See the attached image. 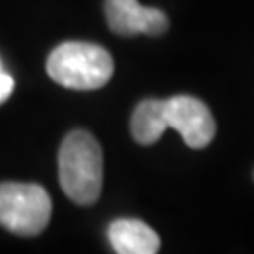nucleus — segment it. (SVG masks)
<instances>
[{
	"label": "nucleus",
	"instance_id": "nucleus-1",
	"mask_svg": "<svg viewBox=\"0 0 254 254\" xmlns=\"http://www.w3.org/2000/svg\"><path fill=\"white\" fill-rule=\"evenodd\" d=\"M104 158L98 141L85 130H73L64 137L59 151V181L64 194L79 205H91L100 198Z\"/></svg>",
	"mask_w": 254,
	"mask_h": 254
},
{
	"label": "nucleus",
	"instance_id": "nucleus-2",
	"mask_svg": "<svg viewBox=\"0 0 254 254\" xmlns=\"http://www.w3.org/2000/svg\"><path fill=\"white\" fill-rule=\"evenodd\" d=\"M49 77L73 91L100 89L113 75V59L104 47L87 42H64L47 57Z\"/></svg>",
	"mask_w": 254,
	"mask_h": 254
},
{
	"label": "nucleus",
	"instance_id": "nucleus-3",
	"mask_svg": "<svg viewBox=\"0 0 254 254\" xmlns=\"http://www.w3.org/2000/svg\"><path fill=\"white\" fill-rule=\"evenodd\" d=\"M51 218V198L34 183H0V224L17 236L42 234Z\"/></svg>",
	"mask_w": 254,
	"mask_h": 254
},
{
	"label": "nucleus",
	"instance_id": "nucleus-4",
	"mask_svg": "<svg viewBox=\"0 0 254 254\" xmlns=\"http://www.w3.org/2000/svg\"><path fill=\"white\" fill-rule=\"evenodd\" d=\"M164 113L168 128L177 130L190 149L207 147L217 134V123L209 108L194 96L177 94L164 100Z\"/></svg>",
	"mask_w": 254,
	"mask_h": 254
},
{
	"label": "nucleus",
	"instance_id": "nucleus-5",
	"mask_svg": "<svg viewBox=\"0 0 254 254\" xmlns=\"http://www.w3.org/2000/svg\"><path fill=\"white\" fill-rule=\"evenodd\" d=\"M106 19L119 36H158L168 30L170 23L162 9L145 8L137 0H106Z\"/></svg>",
	"mask_w": 254,
	"mask_h": 254
},
{
	"label": "nucleus",
	"instance_id": "nucleus-6",
	"mask_svg": "<svg viewBox=\"0 0 254 254\" xmlns=\"http://www.w3.org/2000/svg\"><path fill=\"white\" fill-rule=\"evenodd\" d=\"M108 239L119 254H154L160 249L158 234L137 218H119L108 228Z\"/></svg>",
	"mask_w": 254,
	"mask_h": 254
},
{
	"label": "nucleus",
	"instance_id": "nucleus-7",
	"mask_svg": "<svg viewBox=\"0 0 254 254\" xmlns=\"http://www.w3.org/2000/svg\"><path fill=\"white\" fill-rule=\"evenodd\" d=\"M168 128L164 100H143L132 115V136L139 145L156 143Z\"/></svg>",
	"mask_w": 254,
	"mask_h": 254
},
{
	"label": "nucleus",
	"instance_id": "nucleus-8",
	"mask_svg": "<svg viewBox=\"0 0 254 254\" xmlns=\"http://www.w3.org/2000/svg\"><path fill=\"white\" fill-rule=\"evenodd\" d=\"M13 87H15L13 77L9 73H4L0 70V104H4V102L8 100L9 94L13 92Z\"/></svg>",
	"mask_w": 254,
	"mask_h": 254
},
{
	"label": "nucleus",
	"instance_id": "nucleus-9",
	"mask_svg": "<svg viewBox=\"0 0 254 254\" xmlns=\"http://www.w3.org/2000/svg\"><path fill=\"white\" fill-rule=\"evenodd\" d=\"M0 70H2V63H0Z\"/></svg>",
	"mask_w": 254,
	"mask_h": 254
}]
</instances>
